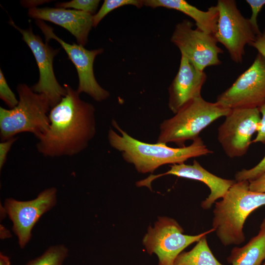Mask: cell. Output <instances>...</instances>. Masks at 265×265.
<instances>
[{
	"mask_svg": "<svg viewBox=\"0 0 265 265\" xmlns=\"http://www.w3.org/2000/svg\"><path fill=\"white\" fill-rule=\"evenodd\" d=\"M64 86L66 94L51 108L49 128L36 144L38 152L46 157L77 155L87 147L96 133L93 105L82 101L69 85Z\"/></svg>",
	"mask_w": 265,
	"mask_h": 265,
	"instance_id": "cell-1",
	"label": "cell"
},
{
	"mask_svg": "<svg viewBox=\"0 0 265 265\" xmlns=\"http://www.w3.org/2000/svg\"><path fill=\"white\" fill-rule=\"evenodd\" d=\"M112 125L120 133L110 128L107 138L109 145L121 153L126 162L132 164L140 173H153L161 165L184 163L190 158L212 154L200 137L183 147L173 148L166 144H151L136 139L122 130L115 120Z\"/></svg>",
	"mask_w": 265,
	"mask_h": 265,
	"instance_id": "cell-2",
	"label": "cell"
},
{
	"mask_svg": "<svg viewBox=\"0 0 265 265\" xmlns=\"http://www.w3.org/2000/svg\"><path fill=\"white\" fill-rule=\"evenodd\" d=\"M249 182H236L225 195L215 203L212 228L224 246L239 245L245 241L244 222L254 210L265 205V193L249 189Z\"/></svg>",
	"mask_w": 265,
	"mask_h": 265,
	"instance_id": "cell-3",
	"label": "cell"
},
{
	"mask_svg": "<svg viewBox=\"0 0 265 265\" xmlns=\"http://www.w3.org/2000/svg\"><path fill=\"white\" fill-rule=\"evenodd\" d=\"M18 105L13 108L0 107V137L2 141L24 132H30L39 138L48 130L52 108L48 98L34 92L26 84H19Z\"/></svg>",
	"mask_w": 265,
	"mask_h": 265,
	"instance_id": "cell-4",
	"label": "cell"
},
{
	"mask_svg": "<svg viewBox=\"0 0 265 265\" xmlns=\"http://www.w3.org/2000/svg\"><path fill=\"white\" fill-rule=\"evenodd\" d=\"M230 110L217 102L206 101L201 96L195 98L174 116L162 121L157 143L173 142L183 147L186 141L198 137L202 130L219 118L225 117Z\"/></svg>",
	"mask_w": 265,
	"mask_h": 265,
	"instance_id": "cell-5",
	"label": "cell"
},
{
	"mask_svg": "<svg viewBox=\"0 0 265 265\" xmlns=\"http://www.w3.org/2000/svg\"><path fill=\"white\" fill-rule=\"evenodd\" d=\"M213 231L212 228L196 235H185L176 220L159 216L154 226L149 227L142 242L147 253L157 255L159 265H173L176 258L186 248Z\"/></svg>",
	"mask_w": 265,
	"mask_h": 265,
	"instance_id": "cell-6",
	"label": "cell"
},
{
	"mask_svg": "<svg viewBox=\"0 0 265 265\" xmlns=\"http://www.w3.org/2000/svg\"><path fill=\"white\" fill-rule=\"evenodd\" d=\"M219 12L214 37L228 51L231 59L241 63L245 47L253 42L257 36L249 19L245 18L234 0H218Z\"/></svg>",
	"mask_w": 265,
	"mask_h": 265,
	"instance_id": "cell-7",
	"label": "cell"
},
{
	"mask_svg": "<svg viewBox=\"0 0 265 265\" xmlns=\"http://www.w3.org/2000/svg\"><path fill=\"white\" fill-rule=\"evenodd\" d=\"M265 101V57L258 53L251 65L218 96L216 102L230 109L258 108Z\"/></svg>",
	"mask_w": 265,
	"mask_h": 265,
	"instance_id": "cell-8",
	"label": "cell"
},
{
	"mask_svg": "<svg viewBox=\"0 0 265 265\" xmlns=\"http://www.w3.org/2000/svg\"><path fill=\"white\" fill-rule=\"evenodd\" d=\"M170 40L178 48L181 55L200 71L221 63L219 54L224 51L217 46L214 36L197 28L193 29V23L189 20H183L175 26Z\"/></svg>",
	"mask_w": 265,
	"mask_h": 265,
	"instance_id": "cell-9",
	"label": "cell"
},
{
	"mask_svg": "<svg viewBox=\"0 0 265 265\" xmlns=\"http://www.w3.org/2000/svg\"><path fill=\"white\" fill-rule=\"evenodd\" d=\"M57 203V189L47 188L37 196L27 201L6 198L4 207L12 222V231L21 248L26 247L32 236V230L41 216L53 208Z\"/></svg>",
	"mask_w": 265,
	"mask_h": 265,
	"instance_id": "cell-10",
	"label": "cell"
},
{
	"mask_svg": "<svg viewBox=\"0 0 265 265\" xmlns=\"http://www.w3.org/2000/svg\"><path fill=\"white\" fill-rule=\"evenodd\" d=\"M261 118L258 108L231 109L219 127L217 134L218 140L228 157H240L247 153Z\"/></svg>",
	"mask_w": 265,
	"mask_h": 265,
	"instance_id": "cell-11",
	"label": "cell"
},
{
	"mask_svg": "<svg viewBox=\"0 0 265 265\" xmlns=\"http://www.w3.org/2000/svg\"><path fill=\"white\" fill-rule=\"evenodd\" d=\"M35 23L44 34L46 42L48 43L51 39L58 42L75 65L79 80L78 92L86 93L98 102L108 98L110 96L109 92L98 83L93 71L95 58L104 52L103 49L89 50L81 45L68 43L57 36L54 33L53 29L43 21L36 20Z\"/></svg>",
	"mask_w": 265,
	"mask_h": 265,
	"instance_id": "cell-12",
	"label": "cell"
},
{
	"mask_svg": "<svg viewBox=\"0 0 265 265\" xmlns=\"http://www.w3.org/2000/svg\"><path fill=\"white\" fill-rule=\"evenodd\" d=\"M8 23L21 33L23 40L29 47L35 58L39 79L31 89L36 93L46 95L51 107H53L66 94L65 86H62L57 81L53 68V59L59 53V49H53L47 42L44 43L38 35L33 32L31 26L27 29L21 28L11 18Z\"/></svg>",
	"mask_w": 265,
	"mask_h": 265,
	"instance_id": "cell-13",
	"label": "cell"
},
{
	"mask_svg": "<svg viewBox=\"0 0 265 265\" xmlns=\"http://www.w3.org/2000/svg\"><path fill=\"white\" fill-rule=\"evenodd\" d=\"M168 175L199 181L206 185L210 190V193L201 203V207L204 210L210 209L216 200L223 198L236 182L235 180L223 179L211 173L194 159L192 164L185 163L172 164L170 169L166 172L151 175L136 182V186L138 187L146 186L152 190L151 184L153 181Z\"/></svg>",
	"mask_w": 265,
	"mask_h": 265,
	"instance_id": "cell-14",
	"label": "cell"
},
{
	"mask_svg": "<svg viewBox=\"0 0 265 265\" xmlns=\"http://www.w3.org/2000/svg\"><path fill=\"white\" fill-rule=\"evenodd\" d=\"M207 77L181 55L180 66L168 88V107L175 114L191 100L201 96L202 87Z\"/></svg>",
	"mask_w": 265,
	"mask_h": 265,
	"instance_id": "cell-15",
	"label": "cell"
},
{
	"mask_svg": "<svg viewBox=\"0 0 265 265\" xmlns=\"http://www.w3.org/2000/svg\"><path fill=\"white\" fill-rule=\"evenodd\" d=\"M28 15L31 18L49 21L69 31L78 44L85 46L90 31L93 27V15L74 9L63 8H30Z\"/></svg>",
	"mask_w": 265,
	"mask_h": 265,
	"instance_id": "cell-16",
	"label": "cell"
},
{
	"mask_svg": "<svg viewBox=\"0 0 265 265\" xmlns=\"http://www.w3.org/2000/svg\"><path fill=\"white\" fill-rule=\"evenodd\" d=\"M143 4L153 8L162 7L179 11L193 19L197 28L213 35L216 31L219 15L216 5L202 11L185 0H143Z\"/></svg>",
	"mask_w": 265,
	"mask_h": 265,
	"instance_id": "cell-17",
	"label": "cell"
},
{
	"mask_svg": "<svg viewBox=\"0 0 265 265\" xmlns=\"http://www.w3.org/2000/svg\"><path fill=\"white\" fill-rule=\"evenodd\" d=\"M265 260V229L262 228L245 245L234 247L227 258L231 265H261Z\"/></svg>",
	"mask_w": 265,
	"mask_h": 265,
	"instance_id": "cell-18",
	"label": "cell"
},
{
	"mask_svg": "<svg viewBox=\"0 0 265 265\" xmlns=\"http://www.w3.org/2000/svg\"><path fill=\"white\" fill-rule=\"evenodd\" d=\"M173 265H223L214 256L207 240V235L197 242L188 252L180 253Z\"/></svg>",
	"mask_w": 265,
	"mask_h": 265,
	"instance_id": "cell-19",
	"label": "cell"
},
{
	"mask_svg": "<svg viewBox=\"0 0 265 265\" xmlns=\"http://www.w3.org/2000/svg\"><path fill=\"white\" fill-rule=\"evenodd\" d=\"M68 253V248L63 244L52 245L41 255L31 260L25 265H63Z\"/></svg>",
	"mask_w": 265,
	"mask_h": 265,
	"instance_id": "cell-20",
	"label": "cell"
},
{
	"mask_svg": "<svg viewBox=\"0 0 265 265\" xmlns=\"http://www.w3.org/2000/svg\"><path fill=\"white\" fill-rule=\"evenodd\" d=\"M131 5L140 8L143 6V0H105L100 10L93 15V27H96L102 20L111 11L125 5Z\"/></svg>",
	"mask_w": 265,
	"mask_h": 265,
	"instance_id": "cell-21",
	"label": "cell"
},
{
	"mask_svg": "<svg viewBox=\"0 0 265 265\" xmlns=\"http://www.w3.org/2000/svg\"><path fill=\"white\" fill-rule=\"evenodd\" d=\"M100 0H72L69 1L58 2L55 4L57 8H69L94 15Z\"/></svg>",
	"mask_w": 265,
	"mask_h": 265,
	"instance_id": "cell-22",
	"label": "cell"
},
{
	"mask_svg": "<svg viewBox=\"0 0 265 265\" xmlns=\"http://www.w3.org/2000/svg\"><path fill=\"white\" fill-rule=\"evenodd\" d=\"M265 172V155L262 160L254 167L249 169H243L236 172L235 175V181H250L258 178Z\"/></svg>",
	"mask_w": 265,
	"mask_h": 265,
	"instance_id": "cell-23",
	"label": "cell"
},
{
	"mask_svg": "<svg viewBox=\"0 0 265 265\" xmlns=\"http://www.w3.org/2000/svg\"><path fill=\"white\" fill-rule=\"evenodd\" d=\"M0 98L10 108L15 107L19 102L9 87L1 69H0Z\"/></svg>",
	"mask_w": 265,
	"mask_h": 265,
	"instance_id": "cell-24",
	"label": "cell"
},
{
	"mask_svg": "<svg viewBox=\"0 0 265 265\" xmlns=\"http://www.w3.org/2000/svg\"><path fill=\"white\" fill-rule=\"evenodd\" d=\"M246 2L249 4L252 11L251 15L248 19L249 21L257 35H260L262 32L257 23V17L262 9L265 5V0H246Z\"/></svg>",
	"mask_w": 265,
	"mask_h": 265,
	"instance_id": "cell-25",
	"label": "cell"
},
{
	"mask_svg": "<svg viewBox=\"0 0 265 265\" xmlns=\"http://www.w3.org/2000/svg\"><path fill=\"white\" fill-rule=\"evenodd\" d=\"M261 115L259 127L255 138L252 143L260 142L265 144V101L258 107Z\"/></svg>",
	"mask_w": 265,
	"mask_h": 265,
	"instance_id": "cell-26",
	"label": "cell"
},
{
	"mask_svg": "<svg viewBox=\"0 0 265 265\" xmlns=\"http://www.w3.org/2000/svg\"><path fill=\"white\" fill-rule=\"evenodd\" d=\"M17 137H13L9 139L3 141L0 143V170L4 165L8 152L13 144L17 140Z\"/></svg>",
	"mask_w": 265,
	"mask_h": 265,
	"instance_id": "cell-27",
	"label": "cell"
},
{
	"mask_svg": "<svg viewBox=\"0 0 265 265\" xmlns=\"http://www.w3.org/2000/svg\"><path fill=\"white\" fill-rule=\"evenodd\" d=\"M249 182L250 190L260 193H265V172Z\"/></svg>",
	"mask_w": 265,
	"mask_h": 265,
	"instance_id": "cell-28",
	"label": "cell"
},
{
	"mask_svg": "<svg viewBox=\"0 0 265 265\" xmlns=\"http://www.w3.org/2000/svg\"><path fill=\"white\" fill-rule=\"evenodd\" d=\"M249 46L255 48L259 53L265 57V28L260 35L257 36L255 40Z\"/></svg>",
	"mask_w": 265,
	"mask_h": 265,
	"instance_id": "cell-29",
	"label": "cell"
},
{
	"mask_svg": "<svg viewBox=\"0 0 265 265\" xmlns=\"http://www.w3.org/2000/svg\"><path fill=\"white\" fill-rule=\"evenodd\" d=\"M12 235L10 232L3 225H0V238L4 239L10 238Z\"/></svg>",
	"mask_w": 265,
	"mask_h": 265,
	"instance_id": "cell-30",
	"label": "cell"
},
{
	"mask_svg": "<svg viewBox=\"0 0 265 265\" xmlns=\"http://www.w3.org/2000/svg\"><path fill=\"white\" fill-rule=\"evenodd\" d=\"M10 261L8 257L2 253L0 254V265H10Z\"/></svg>",
	"mask_w": 265,
	"mask_h": 265,
	"instance_id": "cell-31",
	"label": "cell"
},
{
	"mask_svg": "<svg viewBox=\"0 0 265 265\" xmlns=\"http://www.w3.org/2000/svg\"><path fill=\"white\" fill-rule=\"evenodd\" d=\"M260 227L265 229V217L263 219Z\"/></svg>",
	"mask_w": 265,
	"mask_h": 265,
	"instance_id": "cell-32",
	"label": "cell"
},
{
	"mask_svg": "<svg viewBox=\"0 0 265 265\" xmlns=\"http://www.w3.org/2000/svg\"><path fill=\"white\" fill-rule=\"evenodd\" d=\"M263 265H265V262L264 263Z\"/></svg>",
	"mask_w": 265,
	"mask_h": 265,
	"instance_id": "cell-33",
	"label": "cell"
}]
</instances>
